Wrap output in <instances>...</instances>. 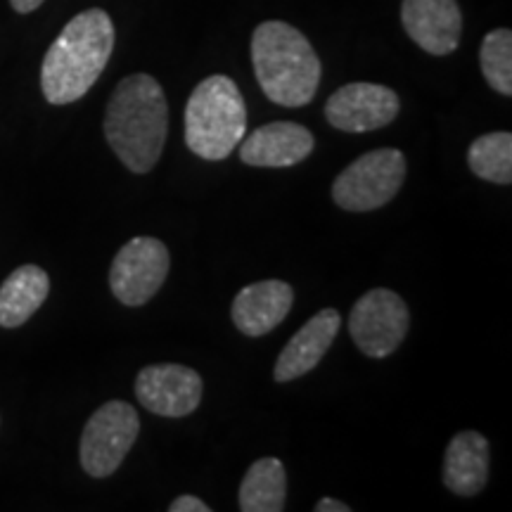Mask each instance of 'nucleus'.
Returning a JSON list of instances; mask_svg holds the SVG:
<instances>
[{
	"label": "nucleus",
	"instance_id": "obj_1",
	"mask_svg": "<svg viewBox=\"0 0 512 512\" xmlns=\"http://www.w3.org/2000/svg\"><path fill=\"white\" fill-rule=\"evenodd\" d=\"M169 133V105L157 79L131 74L114 88L105 112L107 143L133 174H147L162 157Z\"/></svg>",
	"mask_w": 512,
	"mask_h": 512
},
{
	"label": "nucleus",
	"instance_id": "obj_2",
	"mask_svg": "<svg viewBox=\"0 0 512 512\" xmlns=\"http://www.w3.org/2000/svg\"><path fill=\"white\" fill-rule=\"evenodd\" d=\"M112 50L114 24L105 10L76 15L43 57L41 88L50 105L81 100L105 72Z\"/></svg>",
	"mask_w": 512,
	"mask_h": 512
},
{
	"label": "nucleus",
	"instance_id": "obj_3",
	"mask_svg": "<svg viewBox=\"0 0 512 512\" xmlns=\"http://www.w3.org/2000/svg\"><path fill=\"white\" fill-rule=\"evenodd\" d=\"M254 74L266 98L283 107H304L320 83V60L302 31L287 22H264L252 36Z\"/></svg>",
	"mask_w": 512,
	"mask_h": 512
},
{
	"label": "nucleus",
	"instance_id": "obj_4",
	"mask_svg": "<svg viewBox=\"0 0 512 512\" xmlns=\"http://www.w3.org/2000/svg\"><path fill=\"white\" fill-rule=\"evenodd\" d=\"M247 131V107L230 76L200 81L185 107V143L200 159L221 162Z\"/></svg>",
	"mask_w": 512,
	"mask_h": 512
},
{
	"label": "nucleus",
	"instance_id": "obj_5",
	"mask_svg": "<svg viewBox=\"0 0 512 512\" xmlns=\"http://www.w3.org/2000/svg\"><path fill=\"white\" fill-rule=\"evenodd\" d=\"M406 181V157L382 147L351 162L332 185V200L347 211H373L389 204Z\"/></svg>",
	"mask_w": 512,
	"mask_h": 512
},
{
	"label": "nucleus",
	"instance_id": "obj_6",
	"mask_svg": "<svg viewBox=\"0 0 512 512\" xmlns=\"http://www.w3.org/2000/svg\"><path fill=\"white\" fill-rule=\"evenodd\" d=\"M140 418L126 401H110L91 415L81 434L79 458L86 475L105 479L119 470L124 458L136 444Z\"/></svg>",
	"mask_w": 512,
	"mask_h": 512
},
{
	"label": "nucleus",
	"instance_id": "obj_7",
	"mask_svg": "<svg viewBox=\"0 0 512 512\" xmlns=\"http://www.w3.org/2000/svg\"><path fill=\"white\" fill-rule=\"evenodd\" d=\"M411 316L408 306L392 290H370L354 304L349 316L351 339L370 358L394 354L406 337Z\"/></svg>",
	"mask_w": 512,
	"mask_h": 512
},
{
	"label": "nucleus",
	"instance_id": "obj_8",
	"mask_svg": "<svg viewBox=\"0 0 512 512\" xmlns=\"http://www.w3.org/2000/svg\"><path fill=\"white\" fill-rule=\"evenodd\" d=\"M171 256L157 238H133L119 249L110 268L114 297L126 306H143L162 290Z\"/></svg>",
	"mask_w": 512,
	"mask_h": 512
},
{
	"label": "nucleus",
	"instance_id": "obj_9",
	"mask_svg": "<svg viewBox=\"0 0 512 512\" xmlns=\"http://www.w3.org/2000/svg\"><path fill=\"white\" fill-rule=\"evenodd\" d=\"M401 100L392 88L380 83H347L330 95L325 117L339 131L368 133L392 124Z\"/></svg>",
	"mask_w": 512,
	"mask_h": 512
},
{
	"label": "nucleus",
	"instance_id": "obj_10",
	"mask_svg": "<svg viewBox=\"0 0 512 512\" xmlns=\"http://www.w3.org/2000/svg\"><path fill=\"white\" fill-rule=\"evenodd\" d=\"M140 406L162 418H183L202 401V377L197 370L176 363L147 366L136 377Z\"/></svg>",
	"mask_w": 512,
	"mask_h": 512
},
{
	"label": "nucleus",
	"instance_id": "obj_11",
	"mask_svg": "<svg viewBox=\"0 0 512 512\" xmlns=\"http://www.w3.org/2000/svg\"><path fill=\"white\" fill-rule=\"evenodd\" d=\"M401 22L406 34L430 55H451L463 34L456 0H403Z\"/></svg>",
	"mask_w": 512,
	"mask_h": 512
},
{
	"label": "nucleus",
	"instance_id": "obj_12",
	"mask_svg": "<svg viewBox=\"0 0 512 512\" xmlns=\"http://www.w3.org/2000/svg\"><path fill=\"white\" fill-rule=\"evenodd\" d=\"M316 140L309 128L294 121H273L256 128L249 138L240 140V159L249 166L283 169L304 162L311 155Z\"/></svg>",
	"mask_w": 512,
	"mask_h": 512
},
{
	"label": "nucleus",
	"instance_id": "obj_13",
	"mask_svg": "<svg viewBox=\"0 0 512 512\" xmlns=\"http://www.w3.org/2000/svg\"><path fill=\"white\" fill-rule=\"evenodd\" d=\"M342 316L335 309H323L313 316L302 330L294 335L275 361V382H292L297 377L311 373L323 361L328 349L335 342Z\"/></svg>",
	"mask_w": 512,
	"mask_h": 512
},
{
	"label": "nucleus",
	"instance_id": "obj_14",
	"mask_svg": "<svg viewBox=\"0 0 512 512\" xmlns=\"http://www.w3.org/2000/svg\"><path fill=\"white\" fill-rule=\"evenodd\" d=\"M294 290L285 280H261V283L247 285L233 299L235 328L249 337H261L278 328L292 309Z\"/></svg>",
	"mask_w": 512,
	"mask_h": 512
},
{
	"label": "nucleus",
	"instance_id": "obj_15",
	"mask_svg": "<svg viewBox=\"0 0 512 512\" xmlns=\"http://www.w3.org/2000/svg\"><path fill=\"white\" fill-rule=\"evenodd\" d=\"M489 479V441L465 430L451 439L444 456V484L458 496H477Z\"/></svg>",
	"mask_w": 512,
	"mask_h": 512
},
{
	"label": "nucleus",
	"instance_id": "obj_16",
	"mask_svg": "<svg viewBox=\"0 0 512 512\" xmlns=\"http://www.w3.org/2000/svg\"><path fill=\"white\" fill-rule=\"evenodd\" d=\"M50 278L34 264L19 266L0 285V328H19L48 299Z\"/></svg>",
	"mask_w": 512,
	"mask_h": 512
},
{
	"label": "nucleus",
	"instance_id": "obj_17",
	"mask_svg": "<svg viewBox=\"0 0 512 512\" xmlns=\"http://www.w3.org/2000/svg\"><path fill=\"white\" fill-rule=\"evenodd\" d=\"M287 498V475L278 458H261L249 465L240 484L242 512H280Z\"/></svg>",
	"mask_w": 512,
	"mask_h": 512
},
{
	"label": "nucleus",
	"instance_id": "obj_18",
	"mask_svg": "<svg viewBox=\"0 0 512 512\" xmlns=\"http://www.w3.org/2000/svg\"><path fill=\"white\" fill-rule=\"evenodd\" d=\"M467 164L472 174L484 181L510 185L512 183V136L508 131L486 133L467 150Z\"/></svg>",
	"mask_w": 512,
	"mask_h": 512
},
{
	"label": "nucleus",
	"instance_id": "obj_19",
	"mask_svg": "<svg viewBox=\"0 0 512 512\" xmlns=\"http://www.w3.org/2000/svg\"><path fill=\"white\" fill-rule=\"evenodd\" d=\"M479 64L489 86L505 98L512 95V34L510 29H494L484 36L479 48Z\"/></svg>",
	"mask_w": 512,
	"mask_h": 512
},
{
	"label": "nucleus",
	"instance_id": "obj_20",
	"mask_svg": "<svg viewBox=\"0 0 512 512\" xmlns=\"http://www.w3.org/2000/svg\"><path fill=\"white\" fill-rule=\"evenodd\" d=\"M171 512H209L211 508L207 503H202L197 496H178L174 503L169 505Z\"/></svg>",
	"mask_w": 512,
	"mask_h": 512
},
{
	"label": "nucleus",
	"instance_id": "obj_21",
	"mask_svg": "<svg viewBox=\"0 0 512 512\" xmlns=\"http://www.w3.org/2000/svg\"><path fill=\"white\" fill-rule=\"evenodd\" d=\"M351 508L347 503L335 501V498H320L316 503V512H349Z\"/></svg>",
	"mask_w": 512,
	"mask_h": 512
},
{
	"label": "nucleus",
	"instance_id": "obj_22",
	"mask_svg": "<svg viewBox=\"0 0 512 512\" xmlns=\"http://www.w3.org/2000/svg\"><path fill=\"white\" fill-rule=\"evenodd\" d=\"M43 3H46V0H10V5L19 12V15H29V12L41 8Z\"/></svg>",
	"mask_w": 512,
	"mask_h": 512
}]
</instances>
